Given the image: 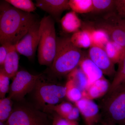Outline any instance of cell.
Masks as SVG:
<instances>
[{"label":"cell","instance_id":"obj_2","mask_svg":"<svg viewBox=\"0 0 125 125\" xmlns=\"http://www.w3.org/2000/svg\"><path fill=\"white\" fill-rule=\"evenodd\" d=\"M86 56L81 49L73 44L70 38L57 37L55 55L51 69L57 76L68 75L79 67Z\"/></svg>","mask_w":125,"mask_h":125},{"label":"cell","instance_id":"obj_9","mask_svg":"<svg viewBox=\"0 0 125 125\" xmlns=\"http://www.w3.org/2000/svg\"><path fill=\"white\" fill-rule=\"evenodd\" d=\"M88 57L101 70L104 74L109 77H114L116 72L115 64L108 57L104 49L92 46L89 50Z\"/></svg>","mask_w":125,"mask_h":125},{"label":"cell","instance_id":"obj_22","mask_svg":"<svg viewBox=\"0 0 125 125\" xmlns=\"http://www.w3.org/2000/svg\"><path fill=\"white\" fill-rule=\"evenodd\" d=\"M13 102L9 97L0 100V122H6L13 110Z\"/></svg>","mask_w":125,"mask_h":125},{"label":"cell","instance_id":"obj_4","mask_svg":"<svg viewBox=\"0 0 125 125\" xmlns=\"http://www.w3.org/2000/svg\"><path fill=\"white\" fill-rule=\"evenodd\" d=\"M40 38L38 48L39 62L51 67L54 61L57 47L55 20L50 15L40 21Z\"/></svg>","mask_w":125,"mask_h":125},{"label":"cell","instance_id":"obj_30","mask_svg":"<svg viewBox=\"0 0 125 125\" xmlns=\"http://www.w3.org/2000/svg\"><path fill=\"white\" fill-rule=\"evenodd\" d=\"M115 11L117 17L125 20V0H115Z\"/></svg>","mask_w":125,"mask_h":125},{"label":"cell","instance_id":"obj_14","mask_svg":"<svg viewBox=\"0 0 125 125\" xmlns=\"http://www.w3.org/2000/svg\"><path fill=\"white\" fill-rule=\"evenodd\" d=\"M79 67L87 76L90 84L104 77L102 71L87 56L80 62Z\"/></svg>","mask_w":125,"mask_h":125},{"label":"cell","instance_id":"obj_29","mask_svg":"<svg viewBox=\"0 0 125 125\" xmlns=\"http://www.w3.org/2000/svg\"><path fill=\"white\" fill-rule=\"evenodd\" d=\"M55 113L53 115L52 125H79L77 121L70 120Z\"/></svg>","mask_w":125,"mask_h":125},{"label":"cell","instance_id":"obj_31","mask_svg":"<svg viewBox=\"0 0 125 125\" xmlns=\"http://www.w3.org/2000/svg\"><path fill=\"white\" fill-rule=\"evenodd\" d=\"M13 45L9 44L1 45L0 47V67L4 64L6 58L7 57L9 51Z\"/></svg>","mask_w":125,"mask_h":125},{"label":"cell","instance_id":"obj_5","mask_svg":"<svg viewBox=\"0 0 125 125\" xmlns=\"http://www.w3.org/2000/svg\"><path fill=\"white\" fill-rule=\"evenodd\" d=\"M102 105L105 120L117 125L125 124V84L107 94Z\"/></svg>","mask_w":125,"mask_h":125},{"label":"cell","instance_id":"obj_24","mask_svg":"<svg viewBox=\"0 0 125 125\" xmlns=\"http://www.w3.org/2000/svg\"><path fill=\"white\" fill-rule=\"evenodd\" d=\"M65 86L66 88V97L69 101L75 104L83 98V92L72 81L67 79Z\"/></svg>","mask_w":125,"mask_h":125},{"label":"cell","instance_id":"obj_16","mask_svg":"<svg viewBox=\"0 0 125 125\" xmlns=\"http://www.w3.org/2000/svg\"><path fill=\"white\" fill-rule=\"evenodd\" d=\"M70 39L74 46L80 49L90 48L93 45L91 34L87 30H79L74 33Z\"/></svg>","mask_w":125,"mask_h":125},{"label":"cell","instance_id":"obj_21","mask_svg":"<svg viewBox=\"0 0 125 125\" xmlns=\"http://www.w3.org/2000/svg\"><path fill=\"white\" fill-rule=\"evenodd\" d=\"M92 37L93 45L100 47L104 49L105 45L110 41L107 34L103 30L98 29L87 30Z\"/></svg>","mask_w":125,"mask_h":125},{"label":"cell","instance_id":"obj_7","mask_svg":"<svg viewBox=\"0 0 125 125\" xmlns=\"http://www.w3.org/2000/svg\"><path fill=\"white\" fill-rule=\"evenodd\" d=\"M42 74L34 75L24 70L18 71L13 78L8 97L18 102L22 101L26 94L33 91Z\"/></svg>","mask_w":125,"mask_h":125},{"label":"cell","instance_id":"obj_28","mask_svg":"<svg viewBox=\"0 0 125 125\" xmlns=\"http://www.w3.org/2000/svg\"><path fill=\"white\" fill-rule=\"evenodd\" d=\"M92 83L94 84L99 89L104 96L107 93L111 84L104 76Z\"/></svg>","mask_w":125,"mask_h":125},{"label":"cell","instance_id":"obj_35","mask_svg":"<svg viewBox=\"0 0 125 125\" xmlns=\"http://www.w3.org/2000/svg\"><path fill=\"white\" fill-rule=\"evenodd\" d=\"M0 125H6V122H0Z\"/></svg>","mask_w":125,"mask_h":125},{"label":"cell","instance_id":"obj_3","mask_svg":"<svg viewBox=\"0 0 125 125\" xmlns=\"http://www.w3.org/2000/svg\"><path fill=\"white\" fill-rule=\"evenodd\" d=\"M33 91L37 103L46 113H52V108L66 97L65 85L45 79L42 74L37 81Z\"/></svg>","mask_w":125,"mask_h":125},{"label":"cell","instance_id":"obj_23","mask_svg":"<svg viewBox=\"0 0 125 125\" xmlns=\"http://www.w3.org/2000/svg\"><path fill=\"white\" fill-rule=\"evenodd\" d=\"M115 0H93L92 13H101L115 10Z\"/></svg>","mask_w":125,"mask_h":125},{"label":"cell","instance_id":"obj_25","mask_svg":"<svg viewBox=\"0 0 125 125\" xmlns=\"http://www.w3.org/2000/svg\"><path fill=\"white\" fill-rule=\"evenodd\" d=\"M6 1L16 9L28 13L35 11L36 5L31 0H6Z\"/></svg>","mask_w":125,"mask_h":125},{"label":"cell","instance_id":"obj_8","mask_svg":"<svg viewBox=\"0 0 125 125\" xmlns=\"http://www.w3.org/2000/svg\"><path fill=\"white\" fill-rule=\"evenodd\" d=\"M40 34V21H37L15 45L16 49L18 53L30 60H32L38 48Z\"/></svg>","mask_w":125,"mask_h":125},{"label":"cell","instance_id":"obj_20","mask_svg":"<svg viewBox=\"0 0 125 125\" xmlns=\"http://www.w3.org/2000/svg\"><path fill=\"white\" fill-rule=\"evenodd\" d=\"M69 5L71 9L76 13H87L93 11V0H70Z\"/></svg>","mask_w":125,"mask_h":125},{"label":"cell","instance_id":"obj_19","mask_svg":"<svg viewBox=\"0 0 125 125\" xmlns=\"http://www.w3.org/2000/svg\"><path fill=\"white\" fill-rule=\"evenodd\" d=\"M118 64V69L110 84L107 93L113 92L117 87L125 84V55Z\"/></svg>","mask_w":125,"mask_h":125},{"label":"cell","instance_id":"obj_33","mask_svg":"<svg viewBox=\"0 0 125 125\" xmlns=\"http://www.w3.org/2000/svg\"><path fill=\"white\" fill-rule=\"evenodd\" d=\"M95 125H117L114 123L105 120H101Z\"/></svg>","mask_w":125,"mask_h":125},{"label":"cell","instance_id":"obj_13","mask_svg":"<svg viewBox=\"0 0 125 125\" xmlns=\"http://www.w3.org/2000/svg\"><path fill=\"white\" fill-rule=\"evenodd\" d=\"M19 54L16 49L15 46H12L0 69L10 78H13L18 72L19 62Z\"/></svg>","mask_w":125,"mask_h":125},{"label":"cell","instance_id":"obj_10","mask_svg":"<svg viewBox=\"0 0 125 125\" xmlns=\"http://www.w3.org/2000/svg\"><path fill=\"white\" fill-rule=\"evenodd\" d=\"M75 105L79 110L85 125H95L102 120L99 107L93 100L83 98Z\"/></svg>","mask_w":125,"mask_h":125},{"label":"cell","instance_id":"obj_11","mask_svg":"<svg viewBox=\"0 0 125 125\" xmlns=\"http://www.w3.org/2000/svg\"><path fill=\"white\" fill-rule=\"evenodd\" d=\"M118 18L115 13L114 20L111 22L103 21L98 23L96 29L101 30L109 36L110 40L116 43L125 49V33L123 28L118 21Z\"/></svg>","mask_w":125,"mask_h":125},{"label":"cell","instance_id":"obj_17","mask_svg":"<svg viewBox=\"0 0 125 125\" xmlns=\"http://www.w3.org/2000/svg\"><path fill=\"white\" fill-rule=\"evenodd\" d=\"M108 57L114 64H118L125 55V49L116 43L110 40L104 48Z\"/></svg>","mask_w":125,"mask_h":125},{"label":"cell","instance_id":"obj_27","mask_svg":"<svg viewBox=\"0 0 125 125\" xmlns=\"http://www.w3.org/2000/svg\"><path fill=\"white\" fill-rule=\"evenodd\" d=\"M74 106L72 104L69 102H63L55 106L52 108V111L65 118L71 112Z\"/></svg>","mask_w":125,"mask_h":125},{"label":"cell","instance_id":"obj_34","mask_svg":"<svg viewBox=\"0 0 125 125\" xmlns=\"http://www.w3.org/2000/svg\"><path fill=\"white\" fill-rule=\"evenodd\" d=\"M118 21L120 24L123 28V30H124L125 41V20L122 19L118 18Z\"/></svg>","mask_w":125,"mask_h":125},{"label":"cell","instance_id":"obj_15","mask_svg":"<svg viewBox=\"0 0 125 125\" xmlns=\"http://www.w3.org/2000/svg\"><path fill=\"white\" fill-rule=\"evenodd\" d=\"M60 21L62 30L68 33L76 32L81 27L80 20L76 13L73 11L67 13Z\"/></svg>","mask_w":125,"mask_h":125},{"label":"cell","instance_id":"obj_12","mask_svg":"<svg viewBox=\"0 0 125 125\" xmlns=\"http://www.w3.org/2000/svg\"><path fill=\"white\" fill-rule=\"evenodd\" d=\"M35 5L57 22L60 21L61 16L64 11L71 9L68 0H38Z\"/></svg>","mask_w":125,"mask_h":125},{"label":"cell","instance_id":"obj_1","mask_svg":"<svg viewBox=\"0 0 125 125\" xmlns=\"http://www.w3.org/2000/svg\"><path fill=\"white\" fill-rule=\"evenodd\" d=\"M36 20L35 15L15 8L5 0L0 3V43L15 46Z\"/></svg>","mask_w":125,"mask_h":125},{"label":"cell","instance_id":"obj_6","mask_svg":"<svg viewBox=\"0 0 125 125\" xmlns=\"http://www.w3.org/2000/svg\"><path fill=\"white\" fill-rule=\"evenodd\" d=\"M6 125H50L46 113L28 106H17L7 121Z\"/></svg>","mask_w":125,"mask_h":125},{"label":"cell","instance_id":"obj_32","mask_svg":"<svg viewBox=\"0 0 125 125\" xmlns=\"http://www.w3.org/2000/svg\"><path fill=\"white\" fill-rule=\"evenodd\" d=\"M80 114L79 109L74 105L71 112L64 118L70 120L77 121L79 119Z\"/></svg>","mask_w":125,"mask_h":125},{"label":"cell","instance_id":"obj_26","mask_svg":"<svg viewBox=\"0 0 125 125\" xmlns=\"http://www.w3.org/2000/svg\"><path fill=\"white\" fill-rule=\"evenodd\" d=\"M10 78L4 72L0 69V98L1 99L6 97V94L10 91Z\"/></svg>","mask_w":125,"mask_h":125},{"label":"cell","instance_id":"obj_18","mask_svg":"<svg viewBox=\"0 0 125 125\" xmlns=\"http://www.w3.org/2000/svg\"><path fill=\"white\" fill-rule=\"evenodd\" d=\"M67 75V79L72 81L83 93L87 89L90 84L87 76L79 66Z\"/></svg>","mask_w":125,"mask_h":125}]
</instances>
